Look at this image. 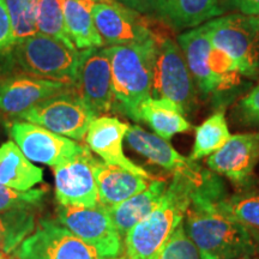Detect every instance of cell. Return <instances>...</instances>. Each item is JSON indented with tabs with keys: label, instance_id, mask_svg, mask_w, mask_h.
<instances>
[{
	"label": "cell",
	"instance_id": "obj_1",
	"mask_svg": "<svg viewBox=\"0 0 259 259\" xmlns=\"http://www.w3.org/2000/svg\"><path fill=\"white\" fill-rule=\"evenodd\" d=\"M221 180L206 171L186 211L185 231L202 259H240L259 254V232L229 212Z\"/></svg>",
	"mask_w": 259,
	"mask_h": 259
},
{
	"label": "cell",
	"instance_id": "obj_2",
	"mask_svg": "<svg viewBox=\"0 0 259 259\" xmlns=\"http://www.w3.org/2000/svg\"><path fill=\"white\" fill-rule=\"evenodd\" d=\"M206 171L194 161L186 170L174 173L160 204L126 234V258L157 259L168 239L183 223L194 190L203 183Z\"/></svg>",
	"mask_w": 259,
	"mask_h": 259
},
{
	"label": "cell",
	"instance_id": "obj_3",
	"mask_svg": "<svg viewBox=\"0 0 259 259\" xmlns=\"http://www.w3.org/2000/svg\"><path fill=\"white\" fill-rule=\"evenodd\" d=\"M155 40L103 46L111 63L114 106L135 121H139V107L151 97Z\"/></svg>",
	"mask_w": 259,
	"mask_h": 259
},
{
	"label": "cell",
	"instance_id": "obj_4",
	"mask_svg": "<svg viewBox=\"0 0 259 259\" xmlns=\"http://www.w3.org/2000/svg\"><path fill=\"white\" fill-rule=\"evenodd\" d=\"M8 52L19 72L71 85L76 82L80 51L57 38L36 32L16 40Z\"/></svg>",
	"mask_w": 259,
	"mask_h": 259
},
{
	"label": "cell",
	"instance_id": "obj_5",
	"mask_svg": "<svg viewBox=\"0 0 259 259\" xmlns=\"http://www.w3.org/2000/svg\"><path fill=\"white\" fill-rule=\"evenodd\" d=\"M212 47L239 76L259 77V16L231 14L206 22Z\"/></svg>",
	"mask_w": 259,
	"mask_h": 259
},
{
	"label": "cell",
	"instance_id": "obj_6",
	"mask_svg": "<svg viewBox=\"0 0 259 259\" xmlns=\"http://www.w3.org/2000/svg\"><path fill=\"white\" fill-rule=\"evenodd\" d=\"M151 97L170 100L185 115L196 107L197 87L183 51L178 42L158 35L155 40Z\"/></svg>",
	"mask_w": 259,
	"mask_h": 259
},
{
	"label": "cell",
	"instance_id": "obj_7",
	"mask_svg": "<svg viewBox=\"0 0 259 259\" xmlns=\"http://www.w3.org/2000/svg\"><path fill=\"white\" fill-rule=\"evenodd\" d=\"M95 118L92 109L71 87L37 103L19 119L40 125L72 141H83Z\"/></svg>",
	"mask_w": 259,
	"mask_h": 259
},
{
	"label": "cell",
	"instance_id": "obj_8",
	"mask_svg": "<svg viewBox=\"0 0 259 259\" xmlns=\"http://www.w3.org/2000/svg\"><path fill=\"white\" fill-rule=\"evenodd\" d=\"M59 223L80 240L95 248L102 259L115 258L121 252V236L106 206L77 208L61 205L58 210Z\"/></svg>",
	"mask_w": 259,
	"mask_h": 259
},
{
	"label": "cell",
	"instance_id": "obj_9",
	"mask_svg": "<svg viewBox=\"0 0 259 259\" xmlns=\"http://www.w3.org/2000/svg\"><path fill=\"white\" fill-rule=\"evenodd\" d=\"M14 259H102L95 248L72 232L52 221H42L15 250Z\"/></svg>",
	"mask_w": 259,
	"mask_h": 259
},
{
	"label": "cell",
	"instance_id": "obj_10",
	"mask_svg": "<svg viewBox=\"0 0 259 259\" xmlns=\"http://www.w3.org/2000/svg\"><path fill=\"white\" fill-rule=\"evenodd\" d=\"M10 136L31 162L53 168L72 160L84 149L72 139L24 120L12 121Z\"/></svg>",
	"mask_w": 259,
	"mask_h": 259
},
{
	"label": "cell",
	"instance_id": "obj_11",
	"mask_svg": "<svg viewBox=\"0 0 259 259\" xmlns=\"http://www.w3.org/2000/svg\"><path fill=\"white\" fill-rule=\"evenodd\" d=\"M73 89L95 115L105 114L114 107L111 63L105 47L80 51Z\"/></svg>",
	"mask_w": 259,
	"mask_h": 259
},
{
	"label": "cell",
	"instance_id": "obj_12",
	"mask_svg": "<svg viewBox=\"0 0 259 259\" xmlns=\"http://www.w3.org/2000/svg\"><path fill=\"white\" fill-rule=\"evenodd\" d=\"M94 162L90 149L84 147L72 160L53 168L56 196L61 205L95 208L99 204Z\"/></svg>",
	"mask_w": 259,
	"mask_h": 259
},
{
	"label": "cell",
	"instance_id": "obj_13",
	"mask_svg": "<svg viewBox=\"0 0 259 259\" xmlns=\"http://www.w3.org/2000/svg\"><path fill=\"white\" fill-rule=\"evenodd\" d=\"M93 16L103 46L143 44L156 36L143 15L113 0L94 5Z\"/></svg>",
	"mask_w": 259,
	"mask_h": 259
},
{
	"label": "cell",
	"instance_id": "obj_14",
	"mask_svg": "<svg viewBox=\"0 0 259 259\" xmlns=\"http://www.w3.org/2000/svg\"><path fill=\"white\" fill-rule=\"evenodd\" d=\"M71 84L42 79L23 72L0 76V112L8 116H17L48 97L70 89Z\"/></svg>",
	"mask_w": 259,
	"mask_h": 259
},
{
	"label": "cell",
	"instance_id": "obj_15",
	"mask_svg": "<svg viewBox=\"0 0 259 259\" xmlns=\"http://www.w3.org/2000/svg\"><path fill=\"white\" fill-rule=\"evenodd\" d=\"M258 162L259 132H252L232 136L221 149L208 156L206 166L242 189L252 184Z\"/></svg>",
	"mask_w": 259,
	"mask_h": 259
},
{
	"label": "cell",
	"instance_id": "obj_16",
	"mask_svg": "<svg viewBox=\"0 0 259 259\" xmlns=\"http://www.w3.org/2000/svg\"><path fill=\"white\" fill-rule=\"evenodd\" d=\"M177 42L183 51L197 89L204 96L225 92L236 85L233 80L220 76L212 70L210 60L212 45L205 24L180 34Z\"/></svg>",
	"mask_w": 259,
	"mask_h": 259
},
{
	"label": "cell",
	"instance_id": "obj_17",
	"mask_svg": "<svg viewBox=\"0 0 259 259\" xmlns=\"http://www.w3.org/2000/svg\"><path fill=\"white\" fill-rule=\"evenodd\" d=\"M130 126L114 116H96L89 126L85 136L87 145L90 151L101 157V160L112 166H118L132 173L153 180L147 170L137 166L134 161L125 156L122 141L126 137Z\"/></svg>",
	"mask_w": 259,
	"mask_h": 259
},
{
	"label": "cell",
	"instance_id": "obj_18",
	"mask_svg": "<svg viewBox=\"0 0 259 259\" xmlns=\"http://www.w3.org/2000/svg\"><path fill=\"white\" fill-rule=\"evenodd\" d=\"M94 171L99 193V204L106 208L115 206L131 198L132 196L147 189L151 181L124 168L112 166L96 158L94 162Z\"/></svg>",
	"mask_w": 259,
	"mask_h": 259
},
{
	"label": "cell",
	"instance_id": "obj_19",
	"mask_svg": "<svg viewBox=\"0 0 259 259\" xmlns=\"http://www.w3.org/2000/svg\"><path fill=\"white\" fill-rule=\"evenodd\" d=\"M225 0H160L156 19L174 30L197 28L221 16Z\"/></svg>",
	"mask_w": 259,
	"mask_h": 259
},
{
	"label": "cell",
	"instance_id": "obj_20",
	"mask_svg": "<svg viewBox=\"0 0 259 259\" xmlns=\"http://www.w3.org/2000/svg\"><path fill=\"white\" fill-rule=\"evenodd\" d=\"M167 187L168 183L164 179H154L145 190L118 205L107 208L121 238L156 208Z\"/></svg>",
	"mask_w": 259,
	"mask_h": 259
},
{
	"label": "cell",
	"instance_id": "obj_21",
	"mask_svg": "<svg viewBox=\"0 0 259 259\" xmlns=\"http://www.w3.org/2000/svg\"><path fill=\"white\" fill-rule=\"evenodd\" d=\"M125 138L130 147L151 163L173 173L186 170L194 162L178 153L166 139L145 131L138 125L130 126Z\"/></svg>",
	"mask_w": 259,
	"mask_h": 259
},
{
	"label": "cell",
	"instance_id": "obj_22",
	"mask_svg": "<svg viewBox=\"0 0 259 259\" xmlns=\"http://www.w3.org/2000/svg\"><path fill=\"white\" fill-rule=\"evenodd\" d=\"M94 5L87 0H61L65 31L78 51L103 47V41L94 22Z\"/></svg>",
	"mask_w": 259,
	"mask_h": 259
},
{
	"label": "cell",
	"instance_id": "obj_23",
	"mask_svg": "<svg viewBox=\"0 0 259 259\" xmlns=\"http://www.w3.org/2000/svg\"><path fill=\"white\" fill-rule=\"evenodd\" d=\"M139 121H145L155 135L169 141L178 134L193 128L180 107L168 99L149 97L139 107Z\"/></svg>",
	"mask_w": 259,
	"mask_h": 259
},
{
	"label": "cell",
	"instance_id": "obj_24",
	"mask_svg": "<svg viewBox=\"0 0 259 259\" xmlns=\"http://www.w3.org/2000/svg\"><path fill=\"white\" fill-rule=\"evenodd\" d=\"M42 179L41 168L31 163L15 142H5L0 147V184L18 191H28Z\"/></svg>",
	"mask_w": 259,
	"mask_h": 259
},
{
	"label": "cell",
	"instance_id": "obj_25",
	"mask_svg": "<svg viewBox=\"0 0 259 259\" xmlns=\"http://www.w3.org/2000/svg\"><path fill=\"white\" fill-rule=\"evenodd\" d=\"M231 137L225 113H215L196 128V138L190 160L198 161L210 156L221 149Z\"/></svg>",
	"mask_w": 259,
	"mask_h": 259
},
{
	"label": "cell",
	"instance_id": "obj_26",
	"mask_svg": "<svg viewBox=\"0 0 259 259\" xmlns=\"http://www.w3.org/2000/svg\"><path fill=\"white\" fill-rule=\"evenodd\" d=\"M35 228V216L29 209L0 212V251L11 253Z\"/></svg>",
	"mask_w": 259,
	"mask_h": 259
},
{
	"label": "cell",
	"instance_id": "obj_27",
	"mask_svg": "<svg viewBox=\"0 0 259 259\" xmlns=\"http://www.w3.org/2000/svg\"><path fill=\"white\" fill-rule=\"evenodd\" d=\"M36 32L54 37L70 47H74L65 31L61 0H40L35 14Z\"/></svg>",
	"mask_w": 259,
	"mask_h": 259
},
{
	"label": "cell",
	"instance_id": "obj_28",
	"mask_svg": "<svg viewBox=\"0 0 259 259\" xmlns=\"http://www.w3.org/2000/svg\"><path fill=\"white\" fill-rule=\"evenodd\" d=\"M227 209L242 225L259 232V187H242L234 196L226 198Z\"/></svg>",
	"mask_w": 259,
	"mask_h": 259
},
{
	"label": "cell",
	"instance_id": "obj_29",
	"mask_svg": "<svg viewBox=\"0 0 259 259\" xmlns=\"http://www.w3.org/2000/svg\"><path fill=\"white\" fill-rule=\"evenodd\" d=\"M40 0H6L14 22L16 40L36 34L35 14Z\"/></svg>",
	"mask_w": 259,
	"mask_h": 259
},
{
	"label": "cell",
	"instance_id": "obj_30",
	"mask_svg": "<svg viewBox=\"0 0 259 259\" xmlns=\"http://www.w3.org/2000/svg\"><path fill=\"white\" fill-rule=\"evenodd\" d=\"M45 197L44 189L18 191L0 184V212L17 209H30L37 205Z\"/></svg>",
	"mask_w": 259,
	"mask_h": 259
},
{
	"label": "cell",
	"instance_id": "obj_31",
	"mask_svg": "<svg viewBox=\"0 0 259 259\" xmlns=\"http://www.w3.org/2000/svg\"><path fill=\"white\" fill-rule=\"evenodd\" d=\"M157 259H202L197 247L191 241L185 231V226L180 223L170 238L164 244Z\"/></svg>",
	"mask_w": 259,
	"mask_h": 259
},
{
	"label": "cell",
	"instance_id": "obj_32",
	"mask_svg": "<svg viewBox=\"0 0 259 259\" xmlns=\"http://www.w3.org/2000/svg\"><path fill=\"white\" fill-rule=\"evenodd\" d=\"M233 115L242 126L259 127V85L239 100L234 107Z\"/></svg>",
	"mask_w": 259,
	"mask_h": 259
},
{
	"label": "cell",
	"instance_id": "obj_33",
	"mask_svg": "<svg viewBox=\"0 0 259 259\" xmlns=\"http://www.w3.org/2000/svg\"><path fill=\"white\" fill-rule=\"evenodd\" d=\"M16 42V34L11 14L6 0H0V53L8 51Z\"/></svg>",
	"mask_w": 259,
	"mask_h": 259
},
{
	"label": "cell",
	"instance_id": "obj_34",
	"mask_svg": "<svg viewBox=\"0 0 259 259\" xmlns=\"http://www.w3.org/2000/svg\"><path fill=\"white\" fill-rule=\"evenodd\" d=\"M149 18L156 19L160 0H113Z\"/></svg>",
	"mask_w": 259,
	"mask_h": 259
},
{
	"label": "cell",
	"instance_id": "obj_35",
	"mask_svg": "<svg viewBox=\"0 0 259 259\" xmlns=\"http://www.w3.org/2000/svg\"><path fill=\"white\" fill-rule=\"evenodd\" d=\"M232 8L240 11V14L259 16V0H225Z\"/></svg>",
	"mask_w": 259,
	"mask_h": 259
},
{
	"label": "cell",
	"instance_id": "obj_36",
	"mask_svg": "<svg viewBox=\"0 0 259 259\" xmlns=\"http://www.w3.org/2000/svg\"><path fill=\"white\" fill-rule=\"evenodd\" d=\"M87 2L94 3V4H99V3H109L112 2V0H87Z\"/></svg>",
	"mask_w": 259,
	"mask_h": 259
},
{
	"label": "cell",
	"instance_id": "obj_37",
	"mask_svg": "<svg viewBox=\"0 0 259 259\" xmlns=\"http://www.w3.org/2000/svg\"><path fill=\"white\" fill-rule=\"evenodd\" d=\"M0 259H9L8 258V253H5V252L0 251Z\"/></svg>",
	"mask_w": 259,
	"mask_h": 259
},
{
	"label": "cell",
	"instance_id": "obj_38",
	"mask_svg": "<svg viewBox=\"0 0 259 259\" xmlns=\"http://www.w3.org/2000/svg\"><path fill=\"white\" fill-rule=\"evenodd\" d=\"M240 259H259V258H254V257H245V258H240Z\"/></svg>",
	"mask_w": 259,
	"mask_h": 259
},
{
	"label": "cell",
	"instance_id": "obj_39",
	"mask_svg": "<svg viewBox=\"0 0 259 259\" xmlns=\"http://www.w3.org/2000/svg\"><path fill=\"white\" fill-rule=\"evenodd\" d=\"M105 259H127V258H122V257L121 258H116L115 257V258H105Z\"/></svg>",
	"mask_w": 259,
	"mask_h": 259
}]
</instances>
